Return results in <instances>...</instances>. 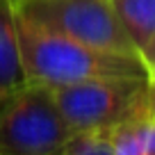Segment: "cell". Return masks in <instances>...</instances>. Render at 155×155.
Here are the masks:
<instances>
[{
	"label": "cell",
	"mask_w": 155,
	"mask_h": 155,
	"mask_svg": "<svg viewBox=\"0 0 155 155\" xmlns=\"http://www.w3.org/2000/svg\"><path fill=\"white\" fill-rule=\"evenodd\" d=\"M146 101H148L150 110L155 112V84H150V87H148V98H146Z\"/></svg>",
	"instance_id": "9c48e42d"
},
{
	"label": "cell",
	"mask_w": 155,
	"mask_h": 155,
	"mask_svg": "<svg viewBox=\"0 0 155 155\" xmlns=\"http://www.w3.org/2000/svg\"><path fill=\"white\" fill-rule=\"evenodd\" d=\"M28 84L12 0H0V103Z\"/></svg>",
	"instance_id": "5b68a950"
},
{
	"label": "cell",
	"mask_w": 155,
	"mask_h": 155,
	"mask_svg": "<svg viewBox=\"0 0 155 155\" xmlns=\"http://www.w3.org/2000/svg\"><path fill=\"white\" fill-rule=\"evenodd\" d=\"M16 16L62 37L114 53H137L114 14L112 0H18Z\"/></svg>",
	"instance_id": "3957f363"
},
{
	"label": "cell",
	"mask_w": 155,
	"mask_h": 155,
	"mask_svg": "<svg viewBox=\"0 0 155 155\" xmlns=\"http://www.w3.org/2000/svg\"><path fill=\"white\" fill-rule=\"evenodd\" d=\"M114 14L132 48L139 50L155 34V0H112Z\"/></svg>",
	"instance_id": "8992f818"
},
{
	"label": "cell",
	"mask_w": 155,
	"mask_h": 155,
	"mask_svg": "<svg viewBox=\"0 0 155 155\" xmlns=\"http://www.w3.org/2000/svg\"><path fill=\"white\" fill-rule=\"evenodd\" d=\"M107 130L114 155H155V112L148 101Z\"/></svg>",
	"instance_id": "277c9868"
},
{
	"label": "cell",
	"mask_w": 155,
	"mask_h": 155,
	"mask_svg": "<svg viewBox=\"0 0 155 155\" xmlns=\"http://www.w3.org/2000/svg\"><path fill=\"white\" fill-rule=\"evenodd\" d=\"M12 2H18V0H12Z\"/></svg>",
	"instance_id": "30bf717a"
},
{
	"label": "cell",
	"mask_w": 155,
	"mask_h": 155,
	"mask_svg": "<svg viewBox=\"0 0 155 155\" xmlns=\"http://www.w3.org/2000/svg\"><path fill=\"white\" fill-rule=\"evenodd\" d=\"M146 75H107L50 87L55 107L73 132L110 128L141 105L148 96Z\"/></svg>",
	"instance_id": "7a4b0ae2"
},
{
	"label": "cell",
	"mask_w": 155,
	"mask_h": 155,
	"mask_svg": "<svg viewBox=\"0 0 155 155\" xmlns=\"http://www.w3.org/2000/svg\"><path fill=\"white\" fill-rule=\"evenodd\" d=\"M16 14V12H14ZM21 62L28 84L62 87L107 75H146L137 53H114L62 37L16 16Z\"/></svg>",
	"instance_id": "6da1fadb"
},
{
	"label": "cell",
	"mask_w": 155,
	"mask_h": 155,
	"mask_svg": "<svg viewBox=\"0 0 155 155\" xmlns=\"http://www.w3.org/2000/svg\"><path fill=\"white\" fill-rule=\"evenodd\" d=\"M139 59H141V64H144L148 82L155 84V34H153V39H150L148 44L139 50Z\"/></svg>",
	"instance_id": "ba28073f"
},
{
	"label": "cell",
	"mask_w": 155,
	"mask_h": 155,
	"mask_svg": "<svg viewBox=\"0 0 155 155\" xmlns=\"http://www.w3.org/2000/svg\"><path fill=\"white\" fill-rule=\"evenodd\" d=\"M59 155H114L107 128H94V130L73 132L66 139Z\"/></svg>",
	"instance_id": "52a82bcc"
}]
</instances>
